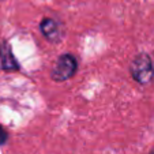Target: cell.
<instances>
[{
  "instance_id": "6da1fadb",
  "label": "cell",
  "mask_w": 154,
  "mask_h": 154,
  "mask_svg": "<svg viewBox=\"0 0 154 154\" xmlns=\"http://www.w3.org/2000/svg\"><path fill=\"white\" fill-rule=\"evenodd\" d=\"M130 74L138 85L146 86L154 81V64L151 56L146 52H140L130 63Z\"/></svg>"
},
{
  "instance_id": "7a4b0ae2",
  "label": "cell",
  "mask_w": 154,
  "mask_h": 154,
  "mask_svg": "<svg viewBox=\"0 0 154 154\" xmlns=\"http://www.w3.org/2000/svg\"><path fill=\"white\" fill-rule=\"evenodd\" d=\"M78 59L72 53H61L57 57L53 68L51 70V78L55 82H66L68 79L74 78L78 72Z\"/></svg>"
},
{
  "instance_id": "3957f363",
  "label": "cell",
  "mask_w": 154,
  "mask_h": 154,
  "mask_svg": "<svg viewBox=\"0 0 154 154\" xmlns=\"http://www.w3.org/2000/svg\"><path fill=\"white\" fill-rule=\"evenodd\" d=\"M40 32L42 37L52 44H57L66 35V26L63 22L52 17H44L40 22Z\"/></svg>"
},
{
  "instance_id": "277c9868",
  "label": "cell",
  "mask_w": 154,
  "mask_h": 154,
  "mask_svg": "<svg viewBox=\"0 0 154 154\" xmlns=\"http://www.w3.org/2000/svg\"><path fill=\"white\" fill-rule=\"evenodd\" d=\"M0 68L6 72H15L20 70V64L14 56L12 48L7 40L0 41Z\"/></svg>"
},
{
  "instance_id": "5b68a950",
  "label": "cell",
  "mask_w": 154,
  "mask_h": 154,
  "mask_svg": "<svg viewBox=\"0 0 154 154\" xmlns=\"http://www.w3.org/2000/svg\"><path fill=\"white\" fill-rule=\"evenodd\" d=\"M8 139H10L8 131L6 130V127H4V125L0 124V146H4L7 142H8Z\"/></svg>"
},
{
  "instance_id": "8992f818",
  "label": "cell",
  "mask_w": 154,
  "mask_h": 154,
  "mask_svg": "<svg viewBox=\"0 0 154 154\" xmlns=\"http://www.w3.org/2000/svg\"><path fill=\"white\" fill-rule=\"evenodd\" d=\"M149 154H154V147H153V149H151V150H150V151H149Z\"/></svg>"
}]
</instances>
